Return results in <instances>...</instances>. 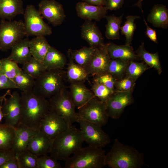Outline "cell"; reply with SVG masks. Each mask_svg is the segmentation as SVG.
I'll use <instances>...</instances> for the list:
<instances>
[{
    "label": "cell",
    "instance_id": "cell-12",
    "mask_svg": "<svg viewBox=\"0 0 168 168\" xmlns=\"http://www.w3.org/2000/svg\"><path fill=\"white\" fill-rule=\"evenodd\" d=\"M69 125L62 118L49 110L42 119L39 130L53 141Z\"/></svg>",
    "mask_w": 168,
    "mask_h": 168
},
{
    "label": "cell",
    "instance_id": "cell-48",
    "mask_svg": "<svg viewBox=\"0 0 168 168\" xmlns=\"http://www.w3.org/2000/svg\"><path fill=\"white\" fill-rule=\"evenodd\" d=\"M89 4L97 6H105L106 0H82Z\"/></svg>",
    "mask_w": 168,
    "mask_h": 168
},
{
    "label": "cell",
    "instance_id": "cell-41",
    "mask_svg": "<svg viewBox=\"0 0 168 168\" xmlns=\"http://www.w3.org/2000/svg\"><path fill=\"white\" fill-rule=\"evenodd\" d=\"M94 81L101 83L114 92L117 80L109 73H104L94 76Z\"/></svg>",
    "mask_w": 168,
    "mask_h": 168
},
{
    "label": "cell",
    "instance_id": "cell-11",
    "mask_svg": "<svg viewBox=\"0 0 168 168\" xmlns=\"http://www.w3.org/2000/svg\"><path fill=\"white\" fill-rule=\"evenodd\" d=\"M134 87L125 91H114L105 102L106 111L109 117L119 119L125 108L134 102L133 93Z\"/></svg>",
    "mask_w": 168,
    "mask_h": 168
},
{
    "label": "cell",
    "instance_id": "cell-1",
    "mask_svg": "<svg viewBox=\"0 0 168 168\" xmlns=\"http://www.w3.org/2000/svg\"><path fill=\"white\" fill-rule=\"evenodd\" d=\"M20 123L39 130L41 120L49 110V100L32 91L21 92Z\"/></svg>",
    "mask_w": 168,
    "mask_h": 168
},
{
    "label": "cell",
    "instance_id": "cell-19",
    "mask_svg": "<svg viewBox=\"0 0 168 168\" xmlns=\"http://www.w3.org/2000/svg\"><path fill=\"white\" fill-rule=\"evenodd\" d=\"M83 82L70 83L69 87L70 95L77 109L84 105L95 96L93 92L86 87Z\"/></svg>",
    "mask_w": 168,
    "mask_h": 168
},
{
    "label": "cell",
    "instance_id": "cell-10",
    "mask_svg": "<svg viewBox=\"0 0 168 168\" xmlns=\"http://www.w3.org/2000/svg\"><path fill=\"white\" fill-rule=\"evenodd\" d=\"M77 123L83 141L89 146L102 148L110 142L109 136L102 127L81 119Z\"/></svg>",
    "mask_w": 168,
    "mask_h": 168
},
{
    "label": "cell",
    "instance_id": "cell-3",
    "mask_svg": "<svg viewBox=\"0 0 168 168\" xmlns=\"http://www.w3.org/2000/svg\"><path fill=\"white\" fill-rule=\"evenodd\" d=\"M83 142L80 130L71 125L53 140L49 153L57 160L66 161L82 147Z\"/></svg>",
    "mask_w": 168,
    "mask_h": 168
},
{
    "label": "cell",
    "instance_id": "cell-44",
    "mask_svg": "<svg viewBox=\"0 0 168 168\" xmlns=\"http://www.w3.org/2000/svg\"><path fill=\"white\" fill-rule=\"evenodd\" d=\"M124 0H106L105 6L107 10H116L120 9Z\"/></svg>",
    "mask_w": 168,
    "mask_h": 168
},
{
    "label": "cell",
    "instance_id": "cell-51",
    "mask_svg": "<svg viewBox=\"0 0 168 168\" xmlns=\"http://www.w3.org/2000/svg\"><path fill=\"white\" fill-rule=\"evenodd\" d=\"M11 94L10 91L9 90L6 94H5L3 96H0V102H1L2 101H3L6 98V96L7 95H9Z\"/></svg>",
    "mask_w": 168,
    "mask_h": 168
},
{
    "label": "cell",
    "instance_id": "cell-52",
    "mask_svg": "<svg viewBox=\"0 0 168 168\" xmlns=\"http://www.w3.org/2000/svg\"></svg>",
    "mask_w": 168,
    "mask_h": 168
},
{
    "label": "cell",
    "instance_id": "cell-2",
    "mask_svg": "<svg viewBox=\"0 0 168 168\" xmlns=\"http://www.w3.org/2000/svg\"><path fill=\"white\" fill-rule=\"evenodd\" d=\"M105 164L111 168H140L146 164L142 153L123 144L117 138L106 154Z\"/></svg>",
    "mask_w": 168,
    "mask_h": 168
},
{
    "label": "cell",
    "instance_id": "cell-28",
    "mask_svg": "<svg viewBox=\"0 0 168 168\" xmlns=\"http://www.w3.org/2000/svg\"><path fill=\"white\" fill-rule=\"evenodd\" d=\"M96 48L83 47L78 49H69L68 52V56L76 63L85 68L91 59Z\"/></svg>",
    "mask_w": 168,
    "mask_h": 168
},
{
    "label": "cell",
    "instance_id": "cell-18",
    "mask_svg": "<svg viewBox=\"0 0 168 168\" xmlns=\"http://www.w3.org/2000/svg\"><path fill=\"white\" fill-rule=\"evenodd\" d=\"M81 36L90 47L97 48L105 44L102 33L95 22L92 21L85 20L81 26Z\"/></svg>",
    "mask_w": 168,
    "mask_h": 168
},
{
    "label": "cell",
    "instance_id": "cell-13",
    "mask_svg": "<svg viewBox=\"0 0 168 168\" xmlns=\"http://www.w3.org/2000/svg\"><path fill=\"white\" fill-rule=\"evenodd\" d=\"M38 11L43 17L54 26L61 25L66 16L63 5L55 0H42Z\"/></svg>",
    "mask_w": 168,
    "mask_h": 168
},
{
    "label": "cell",
    "instance_id": "cell-29",
    "mask_svg": "<svg viewBox=\"0 0 168 168\" xmlns=\"http://www.w3.org/2000/svg\"><path fill=\"white\" fill-rule=\"evenodd\" d=\"M123 15L124 14H123L119 16L114 15H106L105 16L107 21L105 26V35L108 39L111 40L119 39V31Z\"/></svg>",
    "mask_w": 168,
    "mask_h": 168
},
{
    "label": "cell",
    "instance_id": "cell-9",
    "mask_svg": "<svg viewBox=\"0 0 168 168\" xmlns=\"http://www.w3.org/2000/svg\"><path fill=\"white\" fill-rule=\"evenodd\" d=\"M23 15L26 36H45L52 33L51 27L44 21L38 10L33 5L26 6Z\"/></svg>",
    "mask_w": 168,
    "mask_h": 168
},
{
    "label": "cell",
    "instance_id": "cell-25",
    "mask_svg": "<svg viewBox=\"0 0 168 168\" xmlns=\"http://www.w3.org/2000/svg\"><path fill=\"white\" fill-rule=\"evenodd\" d=\"M42 63L46 70L63 69L66 64V59L63 54L50 46Z\"/></svg>",
    "mask_w": 168,
    "mask_h": 168
},
{
    "label": "cell",
    "instance_id": "cell-46",
    "mask_svg": "<svg viewBox=\"0 0 168 168\" xmlns=\"http://www.w3.org/2000/svg\"><path fill=\"white\" fill-rule=\"evenodd\" d=\"M142 14L143 17V21L146 27L145 32L146 35L152 41L157 44L158 42L156 30L152 29L148 25L145 18L143 12Z\"/></svg>",
    "mask_w": 168,
    "mask_h": 168
},
{
    "label": "cell",
    "instance_id": "cell-21",
    "mask_svg": "<svg viewBox=\"0 0 168 168\" xmlns=\"http://www.w3.org/2000/svg\"><path fill=\"white\" fill-rule=\"evenodd\" d=\"M106 49L110 59H119L127 61H139L131 45H118L113 43L106 44Z\"/></svg>",
    "mask_w": 168,
    "mask_h": 168
},
{
    "label": "cell",
    "instance_id": "cell-43",
    "mask_svg": "<svg viewBox=\"0 0 168 168\" xmlns=\"http://www.w3.org/2000/svg\"><path fill=\"white\" fill-rule=\"evenodd\" d=\"M17 89L13 80L3 75H0V90Z\"/></svg>",
    "mask_w": 168,
    "mask_h": 168
},
{
    "label": "cell",
    "instance_id": "cell-7",
    "mask_svg": "<svg viewBox=\"0 0 168 168\" xmlns=\"http://www.w3.org/2000/svg\"><path fill=\"white\" fill-rule=\"evenodd\" d=\"M26 36L24 22L21 20L1 19L0 21V50L7 51Z\"/></svg>",
    "mask_w": 168,
    "mask_h": 168
},
{
    "label": "cell",
    "instance_id": "cell-20",
    "mask_svg": "<svg viewBox=\"0 0 168 168\" xmlns=\"http://www.w3.org/2000/svg\"><path fill=\"white\" fill-rule=\"evenodd\" d=\"M53 141L39 130L33 136L27 150L38 157L49 153Z\"/></svg>",
    "mask_w": 168,
    "mask_h": 168
},
{
    "label": "cell",
    "instance_id": "cell-22",
    "mask_svg": "<svg viewBox=\"0 0 168 168\" xmlns=\"http://www.w3.org/2000/svg\"><path fill=\"white\" fill-rule=\"evenodd\" d=\"M30 39L24 38L15 44L11 48V51L7 57L18 64L23 65L32 57L30 47Z\"/></svg>",
    "mask_w": 168,
    "mask_h": 168
},
{
    "label": "cell",
    "instance_id": "cell-33",
    "mask_svg": "<svg viewBox=\"0 0 168 168\" xmlns=\"http://www.w3.org/2000/svg\"><path fill=\"white\" fill-rule=\"evenodd\" d=\"M129 61L119 59H111L109 64L108 72L117 80L123 78L125 77Z\"/></svg>",
    "mask_w": 168,
    "mask_h": 168
},
{
    "label": "cell",
    "instance_id": "cell-4",
    "mask_svg": "<svg viewBox=\"0 0 168 168\" xmlns=\"http://www.w3.org/2000/svg\"><path fill=\"white\" fill-rule=\"evenodd\" d=\"M106 154L102 148L90 146L82 147L65 161V168H102Z\"/></svg>",
    "mask_w": 168,
    "mask_h": 168
},
{
    "label": "cell",
    "instance_id": "cell-6",
    "mask_svg": "<svg viewBox=\"0 0 168 168\" xmlns=\"http://www.w3.org/2000/svg\"><path fill=\"white\" fill-rule=\"evenodd\" d=\"M49 110L62 118L69 125L80 119L69 92L65 88L49 98Z\"/></svg>",
    "mask_w": 168,
    "mask_h": 168
},
{
    "label": "cell",
    "instance_id": "cell-50",
    "mask_svg": "<svg viewBox=\"0 0 168 168\" xmlns=\"http://www.w3.org/2000/svg\"><path fill=\"white\" fill-rule=\"evenodd\" d=\"M3 101H2L1 102L0 105V123H1L3 118L4 117V115L2 110V105Z\"/></svg>",
    "mask_w": 168,
    "mask_h": 168
},
{
    "label": "cell",
    "instance_id": "cell-16",
    "mask_svg": "<svg viewBox=\"0 0 168 168\" xmlns=\"http://www.w3.org/2000/svg\"><path fill=\"white\" fill-rule=\"evenodd\" d=\"M15 128V136L12 149L17 155L27 150L31 139L39 130L21 123Z\"/></svg>",
    "mask_w": 168,
    "mask_h": 168
},
{
    "label": "cell",
    "instance_id": "cell-36",
    "mask_svg": "<svg viewBox=\"0 0 168 168\" xmlns=\"http://www.w3.org/2000/svg\"><path fill=\"white\" fill-rule=\"evenodd\" d=\"M0 75H4L13 79L22 70L18 63L7 58L0 59Z\"/></svg>",
    "mask_w": 168,
    "mask_h": 168
},
{
    "label": "cell",
    "instance_id": "cell-35",
    "mask_svg": "<svg viewBox=\"0 0 168 168\" xmlns=\"http://www.w3.org/2000/svg\"><path fill=\"white\" fill-rule=\"evenodd\" d=\"M140 18L139 16H128L126 17V20L124 25L121 26V34L124 35L125 37V44L131 45L132 44L134 32L137 28L135 21Z\"/></svg>",
    "mask_w": 168,
    "mask_h": 168
},
{
    "label": "cell",
    "instance_id": "cell-32",
    "mask_svg": "<svg viewBox=\"0 0 168 168\" xmlns=\"http://www.w3.org/2000/svg\"><path fill=\"white\" fill-rule=\"evenodd\" d=\"M12 80L17 89L21 92L32 91L35 84V80L22 70Z\"/></svg>",
    "mask_w": 168,
    "mask_h": 168
},
{
    "label": "cell",
    "instance_id": "cell-17",
    "mask_svg": "<svg viewBox=\"0 0 168 168\" xmlns=\"http://www.w3.org/2000/svg\"><path fill=\"white\" fill-rule=\"evenodd\" d=\"M76 10L78 17L88 21H99L105 18L108 12L105 6L92 5L83 1L77 3Z\"/></svg>",
    "mask_w": 168,
    "mask_h": 168
},
{
    "label": "cell",
    "instance_id": "cell-23",
    "mask_svg": "<svg viewBox=\"0 0 168 168\" xmlns=\"http://www.w3.org/2000/svg\"><path fill=\"white\" fill-rule=\"evenodd\" d=\"M22 0H0V18L12 20L16 16L23 15Z\"/></svg>",
    "mask_w": 168,
    "mask_h": 168
},
{
    "label": "cell",
    "instance_id": "cell-14",
    "mask_svg": "<svg viewBox=\"0 0 168 168\" xmlns=\"http://www.w3.org/2000/svg\"><path fill=\"white\" fill-rule=\"evenodd\" d=\"M6 98L2 105L5 123L16 128L20 123L21 112V96L14 91Z\"/></svg>",
    "mask_w": 168,
    "mask_h": 168
},
{
    "label": "cell",
    "instance_id": "cell-26",
    "mask_svg": "<svg viewBox=\"0 0 168 168\" xmlns=\"http://www.w3.org/2000/svg\"><path fill=\"white\" fill-rule=\"evenodd\" d=\"M140 60H142L149 67L155 69L159 75L162 71L158 53H151L147 51L145 48L144 43L143 42L135 52Z\"/></svg>",
    "mask_w": 168,
    "mask_h": 168
},
{
    "label": "cell",
    "instance_id": "cell-15",
    "mask_svg": "<svg viewBox=\"0 0 168 168\" xmlns=\"http://www.w3.org/2000/svg\"><path fill=\"white\" fill-rule=\"evenodd\" d=\"M110 58L105 45L96 48L90 60L84 68L89 75L94 76L108 72Z\"/></svg>",
    "mask_w": 168,
    "mask_h": 168
},
{
    "label": "cell",
    "instance_id": "cell-31",
    "mask_svg": "<svg viewBox=\"0 0 168 168\" xmlns=\"http://www.w3.org/2000/svg\"><path fill=\"white\" fill-rule=\"evenodd\" d=\"M15 128L5 123H0V151L12 148L15 136Z\"/></svg>",
    "mask_w": 168,
    "mask_h": 168
},
{
    "label": "cell",
    "instance_id": "cell-24",
    "mask_svg": "<svg viewBox=\"0 0 168 168\" xmlns=\"http://www.w3.org/2000/svg\"><path fill=\"white\" fill-rule=\"evenodd\" d=\"M147 20L154 26L167 29L168 27V9L163 4L154 5L147 16Z\"/></svg>",
    "mask_w": 168,
    "mask_h": 168
},
{
    "label": "cell",
    "instance_id": "cell-49",
    "mask_svg": "<svg viewBox=\"0 0 168 168\" xmlns=\"http://www.w3.org/2000/svg\"><path fill=\"white\" fill-rule=\"evenodd\" d=\"M143 0H138V1L132 5V6H136L139 8H140L142 12V13H143V10L142 8V2Z\"/></svg>",
    "mask_w": 168,
    "mask_h": 168
},
{
    "label": "cell",
    "instance_id": "cell-47",
    "mask_svg": "<svg viewBox=\"0 0 168 168\" xmlns=\"http://www.w3.org/2000/svg\"><path fill=\"white\" fill-rule=\"evenodd\" d=\"M0 168H19L16 156L8 160Z\"/></svg>",
    "mask_w": 168,
    "mask_h": 168
},
{
    "label": "cell",
    "instance_id": "cell-37",
    "mask_svg": "<svg viewBox=\"0 0 168 168\" xmlns=\"http://www.w3.org/2000/svg\"><path fill=\"white\" fill-rule=\"evenodd\" d=\"M22 69L35 80L40 77L46 71L43 63L32 57L30 60L22 65Z\"/></svg>",
    "mask_w": 168,
    "mask_h": 168
},
{
    "label": "cell",
    "instance_id": "cell-39",
    "mask_svg": "<svg viewBox=\"0 0 168 168\" xmlns=\"http://www.w3.org/2000/svg\"><path fill=\"white\" fill-rule=\"evenodd\" d=\"M91 90L95 96L100 101L105 102L114 92L104 85L93 82Z\"/></svg>",
    "mask_w": 168,
    "mask_h": 168
},
{
    "label": "cell",
    "instance_id": "cell-38",
    "mask_svg": "<svg viewBox=\"0 0 168 168\" xmlns=\"http://www.w3.org/2000/svg\"><path fill=\"white\" fill-rule=\"evenodd\" d=\"M16 156L19 168H37L38 157L28 150Z\"/></svg>",
    "mask_w": 168,
    "mask_h": 168
},
{
    "label": "cell",
    "instance_id": "cell-45",
    "mask_svg": "<svg viewBox=\"0 0 168 168\" xmlns=\"http://www.w3.org/2000/svg\"><path fill=\"white\" fill-rule=\"evenodd\" d=\"M16 156L13 150L0 151V167L8 160Z\"/></svg>",
    "mask_w": 168,
    "mask_h": 168
},
{
    "label": "cell",
    "instance_id": "cell-30",
    "mask_svg": "<svg viewBox=\"0 0 168 168\" xmlns=\"http://www.w3.org/2000/svg\"><path fill=\"white\" fill-rule=\"evenodd\" d=\"M69 62L68 64L66 77L70 83L77 82H84L89 76L85 68L76 63L68 57Z\"/></svg>",
    "mask_w": 168,
    "mask_h": 168
},
{
    "label": "cell",
    "instance_id": "cell-42",
    "mask_svg": "<svg viewBox=\"0 0 168 168\" xmlns=\"http://www.w3.org/2000/svg\"><path fill=\"white\" fill-rule=\"evenodd\" d=\"M135 82L132 79L125 77L120 80L116 81L115 84V91L129 90L135 87Z\"/></svg>",
    "mask_w": 168,
    "mask_h": 168
},
{
    "label": "cell",
    "instance_id": "cell-8",
    "mask_svg": "<svg viewBox=\"0 0 168 168\" xmlns=\"http://www.w3.org/2000/svg\"><path fill=\"white\" fill-rule=\"evenodd\" d=\"M80 119L102 126L107 123L109 116L106 111L105 103L95 96L86 104L78 109Z\"/></svg>",
    "mask_w": 168,
    "mask_h": 168
},
{
    "label": "cell",
    "instance_id": "cell-34",
    "mask_svg": "<svg viewBox=\"0 0 168 168\" xmlns=\"http://www.w3.org/2000/svg\"><path fill=\"white\" fill-rule=\"evenodd\" d=\"M150 68L143 61H129L126 69L125 77L135 82L144 72Z\"/></svg>",
    "mask_w": 168,
    "mask_h": 168
},
{
    "label": "cell",
    "instance_id": "cell-40",
    "mask_svg": "<svg viewBox=\"0 0 168 168\" xmlns=\"http://www.w3.org/2000/svg\"><path fill=\"white\" fill-rule=\"evenodd\" d=\"M57 160L51 156L44 155L38 157L37 168H62Z\"/></svg>",
    "mask_w": 168,
    "mask_h": 168
},
{
    "label": "cell",
    "instance_id": "cell-5",
    "mask_svg": "<svg viewBox=\"0 0 168 168\" xmlns=\"http://www.w3.org/2000/svg\"><path fill=\"white\" fill-rule=\"evenodd\" d=\"M65 74L63 69L45 71L35 79L33 92L42 98H50L65 88L64 82Z\"/></svg>",
    "mask_w": 168,
    "mask_h": 168
},
{
    "label": "cell",
    "instance_id": "cell-27",
    "mask_svg": "<svg viewBox=\"0 0 168 168\" xmlns=\"http://www.w3.org/2000/svg\"><path fill=\"white\" fill-rule=\"evenodd\" d=\"M50 46L44 36H36L29 41L32 57L42 62Z\"/></svg>",
    "mask_w": 168,
    "mask_h": 168
}]
</instances>
